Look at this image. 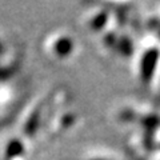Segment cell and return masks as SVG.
<instances>
[{"instance_id": "1", "label": "cell", "mask_w": 160, "mask_h": 160, "mask_svg": "<svg viewBox=\"0 0 160 160\" xmlns=\"http://www.w3.org/2000/svg\"><path fill=\"white\" fill-rule=\"evenodd\" d=\"M76 44L69 38L68 33H55L49 36L46 43V51L53 59H67L73 55Z\"/></svg>"}]
</instances>
